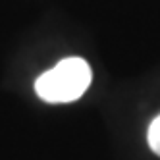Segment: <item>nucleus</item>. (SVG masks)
<instances>
[{
	"label": "nucleus",
	"instance_id": "obj_2",
	"mask_svg": "<svg viewBox=\"0 0 160 160\" xmlns=\"http://www.w3.org/2000/svg\"><path fill=\"white\" fill-rule=\"evenodd\" d=\"M147 141H148V147L154 154L160 156V116H156L151 125H148V133H147Z\"/></svg>",
	"mask_w": 160,
	"mask_h": 160
},
{
	"label": "nucleus",
	"instance_id": "obj_1",
	"mask_svg": "<svg viewBox=\"0 0 160 160\" xmlns=\"http://www.w3.org/2000/svg\"><path fill=\"white\" fill-rule=\"evenodd\" d=\"M91 66L83 58L72 56L60 60L52 70L39 75L35 81V91L44 102L64 104L81 98L91 85Z\"/></svg>",
	"mask_w": 160,
	"mask_h": 160
}]
</instances>
